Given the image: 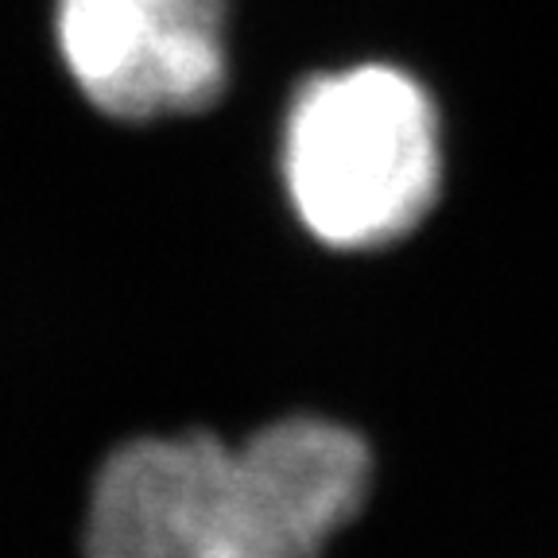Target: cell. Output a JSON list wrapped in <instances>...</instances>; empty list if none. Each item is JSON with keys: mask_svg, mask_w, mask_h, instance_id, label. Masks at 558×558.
<instances>
[{"mask_svg": "<svg viewBox=\"0 0 558 558\" xmlns=\"http://www.w3.org/2000/svg\"><path fill=\"white\" fill-rule=\"evenodd\" d=\"M373 485L357 430L288 415L226 442L209 430L113 446L89 481L82 558H326Z\"/></svg>", "mask_w": 558, "mask_h": 558, "instance_id": "obj_1", "label": "cell"}, {"mask_svg": "<svg viewBox=\"0 0 558 558\" xmlns=\"http://www.w3.org/2000/svg\"><path fill=\"white\" fill-rule=\"evenodd\" d=\"M283 186L303 229L341 253L415 233L442 191V124L408 70L361 62L314 74L283 121Z\"/></svg>", "mask_w": 558, "mask_h": 558, "instance_id": "obj_2", "label": "cell"}, {"mask_svg": "<svg viewBox=\"0 0 558 558\" xmlns=\"http://www.w3.org/2000/svg\"><path fill=\"white\" fill-rule=\"evenodd\" d=\"M226 0H54V35L97 113L144 124L202 113L226 94Z\"/></svg>", "mask_w": 558, "mask_h": 558, "instance_id": "obj_3", "label": "cell"}]
</instances>
